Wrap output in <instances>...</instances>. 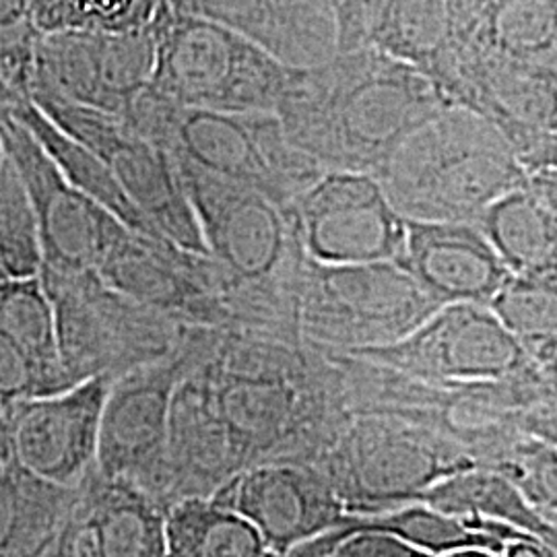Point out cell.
I'll return each instance as SVG.
<instances>
[{"mask_svg": "<svg viewBox=\"0 0 557 557\" xmlns=\"http://www.w3.org/2000/svg\"><path fill=\"white\" fill-rule=\"evenodd\" d=\"M259 529L211 498H184L165 510L168 557H264Z\"/></svg>", "mask_w": 557, "mask_h": 557, "instance_id": "cell-27", "label": "cell"}, {"mask_svg": "<svg viewBox=\"0 0 557 557\" xmlns=\"http://www.w3.org/2000/svg\"><path fill=\"white\" fill-rule=\"evenodd\" d=\"M161 0H32V17L48 34H135L156 25Z\"/></svg>", "mask_w": 557, "mask_h": 557, "instance_id": "cell-30", "label": "cell"}, {"mask_svg": "<svg viewBox=\"0 0 557 557\" xmlns=\"http://www.w3.org/2000/svg\"><path fill=\"white\" fill-rule=\"evenodd\" d=\"M289 69L236 29L161 0L149 85L161 100L213 112H277Z\"/></svg>", "mask_w": 557, "mask_h": 557, "instance_id": "cell-5", "label": "cell"}, {"mask_svg": "<svg viewBox=\"0 0 557 557\" xmlns=\"http://www.w3.org/2000/svg\"><path fill=\"white\" fill-rule=\"evenodd\" d=\"M44 557H94L89 552H87V547H85V543L81 541L79 533L75 531V527L71 524V520H69V524H66V529L62 531V535L57 539V543L46 552V556Z\"/></svg>", "mask_w": 557, "mask_h": 557, "instance_id": "cell-38", "label": "cell"}, {"mask_svg": "<svg viewBox=\"0 0 557 557\" xmlns=\"http://www.w3.org/2000/svg\"><path fill=\"white\" fill-rule=\"evenodd\" d=\"M0 411H2V403H0Z\"/></svg>", "mask_w": 557, "mask_h": 557, "instance_id": "cell-45", "label": "cell"}, {"mask_svg": "<svg viewBox=\"0 0 557 557\" xmlns=\"http://www.w3.org/2000/svg\"><path fill=\"white\" fill-rule=\"evenodd\" d=\"M11 116L20 120L21 124L40 140L46 153L54 160L73 186H77L87 197L101 205L126 230L145 238L168 242L151 225V221L140 213L137 205L128 199V195L122 190V186L106 168V163L89 147H85L83 143L57 126L34 101L29 98L21 101L11 110Z\"/></svg>", "mask_w": 557, "mask_h": 557, "instance_id": "cell-25", "label": "cell"}, {"mask_svg": "<svg viewBox=\"0 0 557 557\" xmlns=\"http://www.w3.org/2000/svg\"><path fill=\"white\" fill-rule=\"evenodd\" d=\"M314 465L333 481L349 515L418 502L442 479L479 467L436 430L384 413H351Z\"/></svg>", "mask_w": 557, "mask_h": 557, "instance_id": "cell-7", "label": "cell"}, {"mask_svg": "<svg viewBox=\"0 0 557 557\" xmlns=\"http://www.w3.org/2000/svg\"><path fill=\"white\" fill-rule=\"evenodd\" d=\"M29 100L106 163L128 199L163 238L182 250L209 255L178 163L161 143L120 116L44 94H32Z\"/></svg>", "mask_w": 557, "mask_h": 557, "instance_id": "cell-9", "label": "cell"}, {"mask_svg": "<svg viewBox=\"0 0 557 557\" xmlns=\"http://www.w3.org/2000/svg\"><path fill=\"white\" fill-rule=\"evenodd\" d=\"M71 524L94 557H168L165 508L137 483L98 469L79 485Z\"/></svg>", "mask_w": 557, "mask_h": 557, "instance_id": "cell-20", "label": "cell"}, {"mask_svg": "<svg viewBox=\"0 0 557 557\" xmlns=\"http://www.w3.org/2000/svg\"><path fill=\"white\" fill-rule=\"evenodd\" d=\"M434 557H504V554L483 549V547H465V549H455V552H446Z\"/></svg>", "mask_w": 557, "mask_h": 557, "instance_id": "cell-42", "label": "cell"}, {"mask_svg": "<svg viewBox=\"0 0 557 557\" xmlns=\"http://www.w3.org/2000/svg\"><path fill=\"white\" fill-rule=\"evenodd\" d=\"M462 54L557 79V0H465L458 60Z\"/></svg>", "mask_w": 557, "mask_h": 557, "instance_id": "cell-22", "label": "cell"}, {"mask_svg": "<svg viewBox=\"0 0 557 557\" xmlns=\"http://www.w3.org/2000/svg\"><path fill=\"white\" fill-rule=\"evenodd\" d=\"M405 220L473 221L529 172L498 128L450 106L405 140L374 174Z\"/></svg>", "mask_w": 557, "mask_h": 557, "instance_id": "cell-3", "label": "cell"}, {"mask_svg": "<svg viewBox=\"0 0 557 557\" xmlns=\"http://www.w3.org/2000/svg\"><path fill=\"white\" fill-rule=\"evenodd\" d=\"M176 160L294 207L324 174L287 139L275 112H213L161 100L151 89L124 116Z\"/></svg>", "mask_w": 557, "mask_h": 557, "instance_id": "cell-4", "label": "cell"}, {"mask_svg": "<svg viewBox=\"0 0 557 557\" xmlns=\"http://www.w3.org/2000/svg\"><path fill=\"white\" fill-rule=\"evenodd\" d=\"M478 223L510 273H557V209L531 184L496 200Z\"/></svg>", "mask_w": 557, "mask_h": 557, "instance_id": "cell-26", "label": "cell"}, {"mask_svg": "<svg viewBox=\"0 0 557 557\" xmlns=\"http://www.w3.org/2000/svg\"><path fill=\"white\" fill-rule=\"evenodd\" d=\"M112 380L81 382L0 411V465L59 487H79L98 465L101 413Z\"/></svg>", "mask_w": 557, "mask_h": 557, "instance_id": "cell-11", "label": "cell"}, {"mask_svg": "<svg viewBox=\"0 0 557 557\" xmlns=\"http://www.w3.org/2000/svg\"><path fill=\"white\" fill-rule=\"evenodd\" d=\"M549 379L554 380V384H556L557 391V358L556 361H554V366H552V370H549Z\"/></svg>", "mask_w": 557, "mask_h": 557, "instance_id": "cell-43", "label": "cell"}, {"mask_svg": "<svg viewBox=\"0 0 557 557\" xmlns=\"http://www.w3.org/2000/svg\"><path fill=\"white\" fill-rule=\"evenodd\" d=\"M504 557H557L535 537L517 539L506 543Z\"/></svg>", "mask_w": 557, "mask_h": 557, "instance_id": "cell-40", "label": "cell"}, {"mask_svg": "<svg viewBox=\"0 0 557 557\" xmlns=\"http://www.w3.org/2000/svg\"><path fill=\"white\" fill-rule=\"evenodd\" d=\"M299 234L319 262L397 260L407 238V220L372 174L324 172L296 200Z\"/></svg>", "mask_w": 557, "mask_h": 557, "instance_id": "cell-15", "label": "cell"}, {"mask_svg": "<svg viewBox=\"0 0 557 557\" xmlns=\"http://www.w3.org/2000/svg\"><path fill=\"white\" fill-rule=\"evenodd\" d=\"M186 368L182 341L172 358L114 380L101 413L96 469L106 478L137 483L165 510L170 407Z\"/></svg>", "mask_w": 557, "mask_h": 557, "instance_id": "cell-14", "label": "cell"}, {"mask_svg": "<svg viewBox=\"0 0 557 557\" xmlns=\"http://www.w3.org/2000/svg\"><path fill=\"white\" fill-rule=\"evenodd\" d=\"M418 502L450 517L483 518L510 524L541 541L547 549L556 537L557 520L539 512L512 479L490 467H473L442 479L423 492Z\"/></svg>", "mask_w": 557, "mask_h": 557, "instance_id": "cell-24", "label": "cell"}, {"mask_svg": "<svg viewBox=\"0 0 557 557\" xmlns=\"http://www.w3.org/2000/svg\"><path fill=\"white\" fill-rule=\"evenodd\" d=\"M397 260H310L299 287V337L331 351L393 345L440 310Z\"/></svg>", "mask_w": 557, "mask_h": 557, "instance_id": "cell-8", "label": "cell"}, {"mask_svg": "<svg viewBox=\"0 0 557 557\" xmlns=\"http://www.w3.org/2000/svg\"><path fill=\"white\" fill-rule=\"evenodd\" d=\"M490 308L549 374L557 358V273H512Z\"/></svg>", "mask_w": 557, "mask_h": 557, "instance_id": "cell-29", "label": "cell"}, {"mask_svg": "<svg viewBox=\"0 0 557 557\" xmlns=\"http://www.w3.org/2000/svg\"><path fill=\"white\" fill-rule=\"evenodd\" d=\"M79 487L0 465V557H44L75 512Z\"/></svg>", "mask_w": 557, "mask_h": 557, "instance_id": "cell-23", "label": "cell"}, {"mask_svg": "<svg viewBox=\"0 0 557 557\" xmlns=\"http://www.w3.org/2000/svg\"><path fill=\"white\" fill-rule=\"evenodd\" d=\"M529 184L557 209V172L541 170L529 174Z\"/></svg>", "mask_w": 557, "mask_h": 557, "instance_id": "cell-41", "label": "cell"}, {"mask_svg": "<svg viewBox=\"0 0 557 557\" xmlns=\"http://www.w3.org/2000/svg\"><path fill=\"white\" fill-rule=\"evenodd\" d=\"M450 106L413 66L363 46L292 66L275 114L292 145L324 172L374 176L419 126Z\"/></svg>", "mask_w": 557, "mask_h": 557, "instance_id": "cell-1", "label": "cell"}, {"mask_svg": "<svg viewBox=\"0 0 557 557\" xmlns=\"http://www.w3.org/2000/svg\"><path fill=\"white\" fill-rule=\"evenodd\" d=\"M0 137L36 215L41 269L98 271L128 230L69 182L20 120L11 114L0 120Z\"/></svg>", "mask_w": 557, "mask_h": 557, "instance_id": "cell-13", "label": "cell"}, {"mask_svg": "<svg viewBox=\"0 0 557 557\" xmlns=\"http://www.w3.org/2000/svg\"><path fill=\"white\" fill-rule=\"evenodd\" d=\"M239 471L238 457L220 413L188 361L170 407L168 508L180 499L213 496Z\"/></svg>", "mask_w": 557, "mask_h": 557, "instance_id": "cell-19", "label": "cell"}, {"mask_svg": "<svg viewBox=\"0 0 557 557\" xmlns=\"http://www.w3.org/2000/svg\"><path fill=\"white\" fill-rule=\"evenodd\" d=\"M522 165L527 168L529 174L541 172V170L557 172V133L541 140L537 147L524 158Z\"/></svg>", "mask_w": 557, "mask_h": 557, "instance_id": "cell-37", "label": "cell"}, {"mask_svg": "<svg viewBox=\"0 0 557 557\" xmlns=\"http://www.w3.org/2000/svg\"><path fill=\"white\" fill-rule=\"evenodd\" d=\"M156 25L135 34H48L36 44L29 96L128 116L151 85Z\"/></svg>", "mask_w": 557, "mask_h": 557, "instance_id": "cell-12", "label": "cell"}, {"mask_svg": "<svg viewBox=\"0 0 557 557\" xmlns=\"http://www.w3.org/2000/svg\"><path fill=\"white\" fill-rule=\"evenodd\" d=\"M520 432L557 450V398H549L527 409L518 423Z\"/></svg>", "mask_w": 557, "mask_h": 557, "instance_id": "cell-36", "label": "cell"}, {"mask_svg": "<svg viewBox=\"0 0 557 557\" xmlns=\"http://www.w3.org/2000/svg\"><path fill=\"white\" fill-rule=\"evenodd\" d=\"M347 354L448 388L520 379L543 370L492 308L479 304L442 306L397 343Z\"/></svg>", "mask_w": 557, "mask_h": 557, "instance_id": "cell-10", "label": "cell"}, {"mask_svg": "<svg viewBox=\"0 0 557 557\" xmlns=\"http://www.w3.org/2000/svg\"><path fill=\"white\" fill-rule=\"evenodd\" d=\"M496 471L512 479L539 512L557 520V450L522 436Z\"/></svg>", "mask_w": 557, "mask_h": 557, "instance_id": "cell-32", "label": "cell"}, {"mask_svg": "<svg viewBox=\"0 0 557 557\" xmlns=\"http://www.w3.org/2000/svg\"><path fill=\"white\" fill-rule=\"evenodd\" d=\"M176 163L209 257L220 269L234 331L301 338L299 287L312 257L301 242L296 205L281 207L188 161Z\"/></svg>", "mask_w": 557, "mask_h": 557, "instance_id": "cell-2", "label": "cell"}, {"mask_svg": "<svg viewBox=\"0 0 557 557\" xmlns=\"http://www.w3.org/2000/svg\"><path fill=\"white\" fill-rule=\"evenodd\" d=\"M248 518L275 554L289 556L349 517L337 487L314 462L269 460L225 481L211 496Z\"/></svg>", "mask_w": 557, "mask_h": 557, "instance_id": "cell-16", "label": "cell"}, {"mask_svg": "<svg viewBox=\"0 0 557 557\" xmlns=\"http://www.w3.org/2000/svg\"><path fill=\"white\" fill-rule=\"evenodd\" d=\"M465 0H384L368 46L413 66L450 100Z\"/></svg>", "mask_w": 557, "mask_h": 557, "instance_id": "cell-21", "label": "cell"}, {"mask_svg": "<svg viewBox=\"0 0 557 557\" xmlns=\"http://www.w3.org/2000/svg\"><path fill=\"white\" fill-rule=\"evenodd\" d=\"M384 0H331L337 23V52L368 46L372 25Z\"/></svg>", "mask_w": 557, "mask_h": 557, "instance_id": "cell-34", "label": "cell"}, {"mask_svg": "<svg viewBox=\"0 0 557 557\" xmlns=\"http://www.w3.org/2000/svg\"><path fill=\"white\" fill-rule=\"evenodd\" d=\"M29 96L21 89L20 85L15 83V79L0 66V120L11 114V110L21 103L23 100H27Z\"/></svg>", "mask_w": 557, "mask_h": 557, "instance_id": "cell-39", "label": "cell"}, {"mask_svg": "<svg viewBox=\"0 0 557 557\" xmlns=\"http://www.w3.org/2000/svg\"><path fill=\"white\" fill-rule=\"evenodd\" d=\"M57 395L38 363L27 351L0 331V403L11 405L25 398Z\"/></svg>", "mask_w": 557, "mask_h": 557, "instance_id": "cell-33", "label": "cell"}, {"mask_svg": "<svg viewBox=\"0 0 557 557\" xmlns=\"http://www.w3.org/2000/svg\"><path fill=\"white\" fill-rule=\"evenodd\" d=\"M7 158V151H4V145H2V137H0V161Z\"/></svg>", "mask_w": 557, "mask_h": 557, "instance_id": "cell-44", "label": "cell"}, {"mask_svg": "<svg viewBox=\"0 0 557 557\" xmlns=\"http://www.w3.org/2000/svg\"><path fill=\"white\" fill-rule=\"evenodd\" d=\"M0 331L38 363L54 393L75 386L62 363L54 306L40 275L0 281Z\"/></svg>", "mask_w": 557, "mask_h": 557, "instance_id": "cell-28", "label": "cell"}, {"mask_svg": "<svg viewBox=\"0 0 557 557\" xmlns=\"http://www.w3.org/2000/svg\"><path fill=\"white\" fill-rule=\"evenodd\" d=\"M71 382L119 380L172 358L186 329L110 285L98 271L41 269Z\"/></svg>", "mask_w": 557, "mask_h": 557, "instance_id": "cell-6", "label": "cell"}, {"mask_svg": "<svg viewBox=\"0 0 557 557\" xmlns=\"http://www.w3.org/2000/svg\"><path fill=\"white\" fill-rule=\"evenodd\" d=\"M397 262L440 306H490L512 275L473 221L407 220Z\"/></svg>", "mask_w": 557, "mask_h": 557, "instance_id": "cell-18", "label": "cell"}, {"mask_svg": "<svg viewBox=\"0 0 557 557\" xmlns=\"http://www.w3.org/2000/svg\"><path fill=\"white\" fill-rule=\"evenodd\" d=\"M310 557H434L425 552H419L416 547L407 545L405 541L384 535V533H374V531H363V533H351L347 537L341 539L337 543L329 545L319 554Z\"/></svg>", "mask_w": 557, "mask_h": 557, "instance_id": "cell-35", "label": "cell"}, {"mask_svg": "<svg viewBox=\"0 0 557 557\" xmlns=\"http://www.w3.org/2000/svg\"><path fill=\"white\" fill-rule=\"evenodd\" d=\"M98 273L126 296L184 326L234 331V314L221 294L220 269L209 255L128 230Z\"/></svg>", "mask_w": 557, "mask_h": 557, "instance_id": "cell-17", "label": "cell"}, {"mask_svg": "<svg viewBox=\"0 0 557 557\" xmlns=\"http://www.w3.org/2000/svg\"><path fill=\"white\" fill-rule=\"evenodd\" d=\"M41 271L38 223L15 163L0 161V281L36 277Z\"/></svg>", "mask_w": 557, "mask_h": 557, "instance_id": "cell-31", "label": "cell"}]
</instances>
